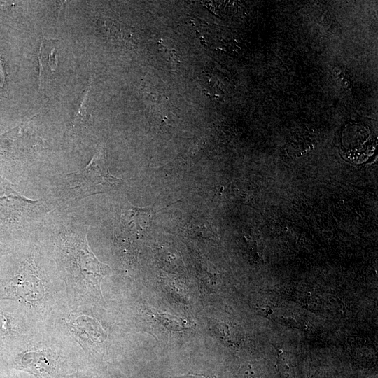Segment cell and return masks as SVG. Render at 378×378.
Returning a JSON list of instances; mask_svg holds the SVG:
<instances>
[{
	"mask_svg": "<svg viewBox=\"0 0 378 378\" xmlns=\"http://www.w3.org/2000/svg\"><path fill=\"white\" fill-rule=\"evenodd\" d=\"M175 378H213V377H204L202 376L189 375V376H183V377H175Z\"/></svg>",
	"mask_w": 378,
	"mask_h": 378,
	"instance_id": "11",
	"label": "cell"
},
{
	"mask_svg": "<svg viewBox=\"0 0 378 378\" xmlns=\"http://www.w3.org/2000/svg\"><path fill=\"white\" fill-rule=\"evenodd\" d=\"M71 251L76 267L85 281L91 284L102 298L101 282L110 272V267L101 262L92 252L85 234L74 238Z\"/></svg>",
	"mask_w": 378,
	"mask_h": 378,
	"instance_id": "2",
	"label": "cell"
},
{
	"mask_svg": "<svg viewBox=\"0 0 378 378\" xmlns=\"http://www.w3.org/2000/svg\"><path fill=\"white\" fill-rule=\"evenodd\" d=\"M5 71L3 65V60L0 57V88H1L5 83Z\"/></svg>",
	"mask_w": 378,
	"mask_h": 378,
	"instance_id": "10",
	"label": "cell"
},
{
	"mask_svg": "<svg viewBox=\"0 0 378 378\" xmlns=\"http://www.w3.org/2000/svg\"><path fill=\"white\" fill-rule=\"evenodd\" d=\"M90 89V85L82 93V97L80 99L77 109L74 114L72 121L71 122V129L74 128L78 121H81L83 118H86L87 115V102L88 100V94Z\"/></svg>",
	"mask_w": 378,
	"mask_h": 378,
	"instance_id": "8",
	"label": "cell"
},
{
	"mask_svg": "<svg viewBox=\"0 0 378 378\" xmlns=\"http://www.w3.org/2000/svg\"><path fill=\"white\" fill-rule=\"evenodd\" d=\"M73 326L82 336L93 342H102L106 338L101 325L88 316L77 317L73 322Z\"/></svg>",
	"mask_w": 378,
	"mask_h": 378,
	"instance_id": "6",
	"label": "cell"
},
{
	"mask_svg": "<svg viewBox=\"0 0 378 378\" xmlns=\"http://www.w3.org/2000/svg\"><path fill=\"white\" fill-rule=\"evenodd\" d=\"M45 294L40 279L26 270H19L0 286V299L25 302L41 300Z\"/></svg>",
	"mask_w": 378,
	"mask_h": 378,
	"instance_id": "3",
	"label": "cell"
},
{
	"mask_svg": "<svg viewBox=\"0 0 378 378\" xmlns=\"http://www.w3.org/2000/svg\"><path fill=\"white\" fill-rule=\"evenodd\" d=\"M18 333L15 317L0 308V344L12 339Z\"/></svg>",
	"mask_w": 378,
	"mask_h": 378,
	"instance_id": "7",
	"label": "cell"
},
{
	"mask_svg": "<svg viewBox=\"0 0 378 378\" xmlns=\"http://www.w3.org/2000/svg\"><path fill=\"white\" fill-rule=\"evenodd\" d=\"M65 182L67 194L77 200L108 192L116 189L122 181L110 173L106 162L105 151L101 148L85 167L66 174Z\"/></svg>",
	"mask_w": 378,
	"mask_h": 378,
	"instance_id": "1",
	"label": "cell"
},
{
	"mask_svg": "<svg viewBox=\"0 0 378 378\" xmlns=\"http://www.w3.org/2000/svg\"><path fill=\"white\" fill-rule=\"evenodd\" d=\"M39 77L42 83L45 78L52 76L57 66L58 56L56 53L55 41L43 39L41 41L39 53Z\"/></svg>",
	"mask_w": 378,
	"mask_h": 378,
	"instance_id": "4",
	"label": "cell"
},
{
	"mask_svg": "<svg viewBox=\"0 0 378 378\" xmlns=\"http://www.w3.org/2000/svg\"><path fill=\"white\" fill-rule=\"evenodd\" d=\"M16 365L31 372L44 378L50 372V365L48 360L43 356L33 352H26L18 355L15 359Z\"/></svg>",
	"mask_w": 378,
	"mask_h": 378,
	"instance_id": "5",
	"label": "cell"
},
{
	"mask_svg": "<svg viewBox=\"0 0 378 378\" xmlns=\"http://www.w3.org/2000/svg\"><path fill=\"white\" fill-rule=\"evenodd\" d=\"M157 317L163 325H165L167 328H169V326L172 327V329H174V330H180L190 326L184 320L168 314H158Z\"/></svg>",
	"mask_w": 378,
	"mask_h": 378,
	"instance_id": "9",
	"label": "cell"
}]
</instances>
